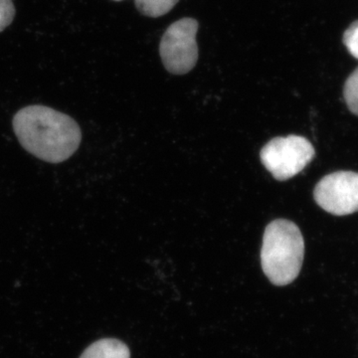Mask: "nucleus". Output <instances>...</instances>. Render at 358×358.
Wrapping results in <instances>:
<instances>
[{
  "mask_svg": "<svg viewBox=\"0 0 358 358\" xmlns=\"http://www.w3.org/2000/svg\"><path fill=\"white\" fill-rule=\"evenodd\" d=\"M343 98L348 110L358 115V67L348 78L343 88Z\"/></svg>",
  "mask_w": 358,
  "mask_h": 358,
  "instance_id": "8",
  "label": "nucleus"
},
{
  "mask_svg": "<svg viewBox=\"0 0 358 358\" xmlns=\"http://www.w3.org/2000/svg\"><path fill=\"white\" fill-rule=\"evenodd\" d=\"M305 242L300 228L292 221L278 219L267 226L261 250L265 275L275 286H287L300 274Z\"/></svg>",
  "mask_w": 358,
  "mask_h": 358,
  "instance_id": "2",
  "label": "nucleus"
},
{
  "mask_svg": "<svg viewBox=\"0 0 358 358\" xmlns=\"http://www.w3.org/2000/svg\"><path fill=\"white\" fill-rule=\"evenodd\" d=\"M15 16L13 0H0V32L11 24Z\"/></svg>",
  "mask_w": 358,
  "mask_h": 358,
  "instance_id": "10",
  "label": "nucleus"
},
{
  "mask_svg": "<svg viewBox=\"0 0 358 358\" xmlns=\"http://www.w3.org/2000/svg\"><path fill=\"white\" fill-rule=\"evenodd\" d=\"M199 24L197 20L186 17L173 23L159 44V54L164 67L174 75L190 72L199 60V45L196 34Z\"/></svg>",
  "mask_w": 358,
  "mask_h": 358,
  "instance_id": "3",
  "label": "nucleus"
},
{
  "mask_svg": "<svg viewBox=\"0 0 358 358\" xmlns=\"http://www.w3.org/2000/svg\"><path fill=\"white\" fill-rule=\"evenodd\" d=\"M179 0H134L136 9L148 17H160L169 13Z\"/></svg>",
  "mask_w": 358,
  "mask_h": 358,
  "instance_id": "7",
  "label": "nucleus"
},
{
  "mask_svg": "<svg viewBox=\"0 0 358 358\" xmlns=\"http://www.w3.org/2000/svg\"><path fill=\"white\" fill-rule=\"evenodd\" d=\"M128 346L115 338H103L89 346L80 358H129Z\"/></svg>",
  "mask_w": 358,
  "mask_h": 358,
  "instance_id": "6",
  "label": "nucleus"
},
{
  "mask_svg": "<svg viewBox=\"0 0 358 358\" xmlns=\"http://www.w3.org/2000/svg\"><path fill=\"white\" fill-rule=\"evenodd\" d=\"M14 133L21 145L44 162L69 159L81 143V129L69 115L45 107L28 106L14 115Z\"/></svg>",
  "mask_w": 358,
  "mask_h": 358,
  "instance_id": "1",
  "label": "nucleus"
},
{
  "mask_svg": "<svg viewBox=\"0 0 358 358\" xmlns=\"http://www.w3.org/2000/svg\"><path fill=\"white\" fill-rule=\"evenodd\" d=\"M343 42L350 55L358 59V20L352 22L343 33Z\"/></svg>",
  "mask_w": 358,
  "mask_h": 358,
  "instance_id": "9",
  "label": "nucleus"
},
{
  "mask_svg": "<svg viewBox=\"0 0 358 358\" xmlns=\"http://www.w3.org/2000/svg\"><path fill=\"white\" fill-rule=\"evenodd\" d=\"M114 1H122V0H114Z\"/></svg>",
  "mask_w": 358,
  "mask_h": 358,
  "instance_id": "11",
  "label": "nucleus"
},
{
  "mask_svg": "<svg viewBox=\"0 0 358 358\" xmlns=\"http://www.w3.org/2000/svg\"><path fill=\"white\" fill-rule=\"evenodd\" d=\"M315 155L310 141L300 136L273 138L261 150L262 164L280 181L300 173Z\"/></svg>",
  "mask_w": 358,
  "mask_h": 358,
  "instance_id": "4",
  "label": "nucleus"
},
{
  "mask_svg": "<svg viewBox=\"0 0 358 358\" xmlns=\"http://www.w3.org/2000/svg\"><path fill=\"white\" fill-rule=\"evenodd\" d=\"M315 202L336 216L358 212V173L336 171L324 176L313 190Z\"/></svg>",
  "mask_w": 358,
  "mask_h": 358,
  "instance_id": "5",
  "label": "nucleus"
}]
</instances>
